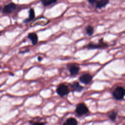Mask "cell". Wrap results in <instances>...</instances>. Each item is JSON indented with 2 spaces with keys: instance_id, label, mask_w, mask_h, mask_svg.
Returning <instances> with one entry per match:
<instances>
[{
  "instance_id": "obj_1",
  "label": "cell",
  "mask_w": 125,
  "mask_h": 125,
  "mask_svg": "<svg viewBox=\"0 0 125 125\" xmlns=\"http://www.w3.org/2000/svg\"><path fill=\"white\" fill-rule=\"evenodd\" d=\"M125 94V89L122 86H118L113 91L112 96L115 99L121 100L124 98Z\"/></svg>"
},
{
  "instance_id": "obj_2",
  "label": "cell",
  "mask_w": 125,
  "mask_h": 125,
  "mask_svg": "<svg viewBox=\"0 0 125 125\" xmlns=\"http://www.w3.org/2000/svg\"><path fill=\"white\" fill-rule=\"evenodd\" d=\"M108 46L107 44L104 42L103 40V39H101L99 43H93L92 42H90L88 43L86 47L89 49H100V48H104L107 47Z\"/></svg>"
},
{
  "instance_id": "obj_3",
  "label": "cell",
  "mask_w": 125,
  "mask_h": 125,
  "mask_svg": "<svg viewBox=\"0 0 125 125\" xmlns=\"http://www.w3.org/2000/svg\"><path fill=\"white\" fill-rule=\"evenodd\" d=\"M75 112L78 115L82 116L86 114L89 112V110L85 104L81 103L77 105Z\"/></svg>"
},
{
  "instance_id": "obj_4",
  "label": "cell",
  "mask_w": 125,
  "mask_h": 125,
  "mask_svg": "<svg viewBox=\"0 0 125 125\" xmlns=\"http://www.w3.org/2000/svg\"><path fill=\"white\" fill-rule=\"evenodd\" d=\"M69 91L68 87L64 83L60 84L58 85L56 89L57 94L61 97H64L67 95L69 93Z\"/></svg>"
},
{
  "instance_id": "obj_5",
  "label": "cell",
  "mask_w": 125,
  "mask_h": 125,
  "mask_svg": "<svg viewBox=\"0 0 125 125\" xmlns=\"http://www.w3.org/2000/svg\"><path fill=\"white\" fill-rule=\"evenodd\" d=\"M93 79L92 76L90 74H84L79 77L80 81L85 84L89 83Z\"/></svg>"
},
{
  "instance_id": "obj_6",
  "label": "cell",
  "mask_w": 125,
  "mask_h": 125,
  "mask_svg": "<svg viewBox=\"0 0 125 125\" xmlns=\"http://www.w3.org/2000/svg\"><path fill=\"white\" fill-rule=\"evenodd\" d=\"M17 5L14 3H10L4 6L3 9V12L5 14H10L13 12L16 8Z\"/></svg>"
},
{
  "instance_id": "obj_7",
  "label": "cell",
  "mask_w": 125,
  "mask_h": 125,
  "mask_svg": "<svg viewBox=\"0 0 125 125\" xmlns=\"http://www.w3.org/2000/svg\"><path fill=\"white\" fill-rule=\"evenodd\" d=\"M80 70V68L79 66L76 65L75 64H73L69 67V72L71 75L74 76L78 74Z\"/></svg>"
},
{
  "instance_id": "obj_8",
  "label": "cell",
  "mask_w": 125,
  "mask_h": 125,
  "mask_svg": "<svg viewBox=\"0 0 125 125\" xmlns=\"http://www.w3.org/2000/svg\"><path fill=\"white\" fill-rule=\"evenodd\" d=\"M71 87L73 91L77 92H81L83 88V86L81 85L78 82H74L71 84Z\"/></svg>"
},
{
  "instance_id": "obj_9",
  "label": "cell",
  "mask_w": 125,
  "mask_h": 125,
  "mask_svg": "<svg viewBox=\"0 0 125 125\" xmlns=\"http://www.w3.org/2000/svg\"><path fill=\"white\" fill-rule=\"evenodd\" d=\"M28 38L30 40L33 45H35L38 42V37L35 33L32 32L29 33L28 35Z\"/></svg>"
},
{
  "instance_id": "obj_10",
  "label": "cell",
  "mask_w": 125,
  "mask_h": 125,
  "mask_svg": "<svg viewBox=\"0 0 125 125\" xmlns=\"http://www.w3.org/2000/svg\"><path fill=\"white\" fill-rule=\"evenodd\" d=\"M109 0H97L96 3V6L98 8H102L104 7L109 3Z\"/></svg>"
},
{
  "instance_id": "obj_11",
  "label": "cell",
  "mask_w": 125,
  "mask_h": 125,
  "mask_svg": "<svg viewBox=\"0 0 125 125\" xmlns=\"http://www.w3.org/2000/svg\"><path fill=\"white\" fill-rule=\"evenodd\" d=\"M35 12L33 8H30L29 11V17L28 19H26L23 21V22L27 23L32 20H33L35 18Z\"/></svg>"
},
{
  "instance_id": "obj_12",
  "label": "cell",
  "mask_w": 125,
  "mask_h": 125,
  "mask_svg": "<svg viewBox=\"0 0 125 125\" xmlns=\"http://www.w3.org/2000/svg\"><path fill=\"white\" fill-rule=\"evenodd\" d=\"M63 124L64 125H77L78 122L75 118L70 117L68 118Z\"/></svg>"
},
{
  "instance_id": "obj_13",
  "label": "cell",
  "mask_w": 125,
  "mask_h": 125,
  "mask_svg": "<svg viewBox=\"0 0 125 125\" xmlns=\"http://www.w3.org/2000/svg\"><path fill=\"white\" fill-rule=\"evenodd\" d=\"M117 115H118V112L115 110H112L109 111L107 113V115H108V117H109V118L111 120L113 121L116 120Z\"/></svg>"
},
{
  "instance_id": "obj_14",
  "label": "cell",
  "mask_w": 125,
  "mask_h": 125,
  "mask_svg": "<svg viewBox=\"0 0 125 125\" xmlns=\"http://www.w3.org/2000/svg\"><path fill=\"white\" fill-rule=\"evenodd\" d=\"M94 27L90 25H88L85 27L86 33L89 36H91L94 33Z\"/></svg>"
},
{
  "instance_id": "obj_15",
  "label": "cell",
  "mask_w": 125,
  "mask_h": 125,
  "mask_svg": "<svg viewBox=\"0 0 125 125\" xmlns=\"http://www.w3.org/2000/svg\"><path fill=\"white\" fill-rule=\"evenodd\" d=\"M57 0H42L41 2L44 6H49L53 3H54Z\"/></svg>"
},
{
  "instance_id": "obj_16",
  "label": "cell",
  "mask_w": 125,
  "mask_h": 125,
  "mask_svg": "<svg viewBox=\"0 0 125 125\" xmlns=\"http://www.w3.org/2000/svg\"><path fill=\"white\" fill-rule=\"evenodd\" d=\"M88 2L90 4H93L94 3H96L97 0H87Z\"/></svg>"
},
{
  "instance_id": "obj_17",
  "label": "cell",
  "mask_w": 125,
  "mask_h": 125,
  "mask_svg": "<svg viewBox=\"0 0 125 125\" xmlns=\"http://www.w3.org/2000/svg\"><path fill=\"white\" fill-rule=\"evenodd\" d=\"M28 51H29L28 50H25V51H21V52H20V53H24L27 52H28Z\"/></svg>"
},
{
  "instance_id": "obj_18",
  "label": "cell",
  "mask_w": 125,
  "mask_h": 125,
  "mask_svg": "<svg viewBox=\"0 0 125 125\" xmlns=\"http://www.w3.org/2000/svg\"><path fill=\"white\" fill-rule=\"evenodd\" d=\"M38 61H41L42 60V57H40V56L38 57Z\"/></svg>"
},
{
  "instance_id": "obj_19",
  "label": "cell",
  "mask_w": 125,
  "mask_h": 125,
  "mask_svg": "<svg viewBox=\"0 0 125 125\" xmlns=\"http://www.w3.org/2000/svg\"><path fill=\"white\" fill-rule=\"evenodd\" d=\"M1 31H0V36L1 35Z\"/></svg>"
},
{
  "instance_id": "obj_20",
  "label": "cell",
  "mask_w": 125,
  "mask_h": 125,
  "mask_svg": "<svg viewBox=\"0 0 125 125\" xmlns=\"http://www.w3.org/2000/svg\"><path fill=\"white\" fill-rule=\"evenodd\" d=\"M1 11V7H0V11Z\"/></svg>"
}]
</instances>
